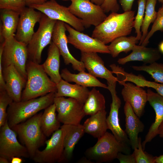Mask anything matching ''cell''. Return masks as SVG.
I'll use <instances>...</instances> for the list:
<instances>
[{
    "mask_svg": "<svg viewBox=\"0 0 163 163\" xmlns=\"http://www.w3.org/2000/svg\"><path fill=\"white\" fill-rule=\"evenodd\" d=\"M135 14L132 10L121 14L111 12L95 27L91 37L106 44L117 38L130 34L134 28Z\"/></svg>",
    "mask_w": 163,
    "mask_h": 163,
    "instance_id": "6da1fadb",
    "label": "cell"
},
{
    "mask_svg": "<svg viewBox=\"0 0 163 163\" xmlns=\"http://www.w3.org/2000/svg\"><path fill=\"white\" fill-rule=\"evenodd\" d=\"M27 79L22 92L21 101H25L56 93V84L48 77L43 66L30 60L26 65Z\"/></svg>",
    "mask_w": 163,
    "mask_h": 163,
    "instance_id": "7a4b0ae2",
    "label": "cell"
},
{
    "mask_svg": "<svg viewBox=\"0 0 163 163\" xmlns=\"http://www.w3.org/2000/svg\"><path fill=\"white\" fill-rule=\"evenodd\" d=\"M55 97V93L52 92L27 101L13 102L7 109V119L9 126L11 128L45 109L53 103Z\"/></svg>",
    "mask_w": 163,
    "mask_h": 163,
    "instance_id": "3957f363",
    "label": "cell"
},
{
    "mask_svg": "<svg viewBox=\"0 0 163 163\" xmlns=\"http://www.w3.org/2000/svg\"><path fill=\"white\" fill-rule=\"evenodd\" d=\"M43 113H37L25 121L11 128L17 133L21 142L26 148L30 158L32 159L36 152L46 140V136L40 126Z\"/></svg>",
    "mask_w": 163,
    "mask_h": 163,
    "instance_id": "277c9868",
    "label": "cell"
},
{
    "mask_svg": "<svg viewBox=\"0 0 163 163\" xmlns=\"http://www.w3.org/2000/svg\"><path fill=\"white\" fill-rule=\"evenodd\" d=\"M93 146L85 152L86 157L97 163L111 161L117 158L119 152L130 154L128 145L119 141L113 134L107 132Z\"/></svg>",
    "mask_w": 163,
    "mask_h": 163,
    "instance_id": "5b68a950",
    "label": "cell"
},
{
    "mask_svg": "<svg viewBox=\"0 0 163 163\" xmlns=\"http://www.w3.org/2000/svg\"><path fill=\"white\" fill-rule=\"evenodd\" d=\"M57 21L43 13L38 29L27 46L28 60L38 64L41 62L43 50L52 42L53 31Z\"/></svg>",
    "mask_w": 163,
    "mask_h": 163,
    "instance_id": "8992f818",
    "label": "cell"
},
{
    "mask_svg": "<svg viewBox=\"0 0 163 163\" xmlns=\"http://www.w3.org/2000/svg\"><path fill=\"white\" fill-rule=\"evenodd\" d=\"M70 125L63 124L53 133L45 142L43 150L37 151L32 159L38 163H55L64 162V140Z\"/></svg>",
    "mask_w": 163,
    "mask_h": 163,
    "instance_id": "52a82bcc",
    "label": "cell"
},
{
    "mask_svg": "<svg viewBox=\"0 0 163 163\" xmlns=\"http://www.w3.org/2000/svg\"><path fill=\"white\" fill-rule=\"evenodd\" d=\"M2 55V67L13 65L27 80L26 65L28 54L27 45L17 40L14 37L5 40Z\"/></svg>",
    "mask_w": 163,
    "mask_h": 163,
    "instance_id": "ba28073f",
    "label": "cell"
},
{
    "mask_svg": "<svg viewBox=\"0 0 163 163\" xmlns=\"http://www.w3.org/2000/svg\"><path fill=\"white\" fill-rule=\"evenodd\" d=\"M28 7L40 11L51 19L62 21L80 32L87 28L85 22L72 14L68 7L59 4L55 0H50L42 4L32 5Z\"/></svg>",
    "mask_w": 163,
    "mask_h": 163,
    "instance_id": "9c48e42d",
    "label": "cell"
},
{
    "mask_svg": "<svg viewBox=\"0 0 163 163\" xmlns=\"http://www.w3.org/2000/svg\"><path fill=\"white\" fill-rule=\"evenodd\" d=\"M53 103L58 112L57 119L63 124L79 125L85 115L84 104L74 98L55 97Z\"/></svg>",
    "mask_w": 163,
    "mask_h": 163,
    "instance_id": "30bf717a",
    "label": "cell"
},
{
    "mask_svg": "<svg viewBox=\"0 0 163 163\" xmlns=\"http://www.w3.org/2000/svg\"><path fill=\"white\" fill-rule=\"evenodd\" d=\"M68 8L72 14L85 22L87 28L92 25L97 26L107 17L101 6L90 0H72Z\"/></svg>",
    "mask_w": 163,
    "mask_h": 163,
    "instance_id": "8fae6325",
    "label": "cell"
},
{
    "mask_svg": "<svg viewBox=\"0 0 163 163\" xmlns=\"http://www.w3.org/2000/svg\"><path fill=\"white\" fill-rule=\"evenodd\" d=\"M0 128V156L6 158L10 162L14 157L30 158L26 148L19 142L17 135L9 126L7 119Z\"/></svg>",
    "mask_w": 163,
    "mask_h": 163,
    "instance_id": "7c38bea8",
    "label": "cell"
},
{
    "mask_svg": "<svg viewBox=\"0 0 163 163\" xmlns=\"http://www.w3.org/2000/svg\"><path fill=\"white\" fill-rule=\"evenodd\" d=\"M68 42L81 52H96L110 54L107 46L97 39L78 31L65 23Z\"/></svg>",
    "mask_w": 163,
    "mask_h": 163,
    "instance_id": "4fadbf2b",
    "label": "cell"
},
{
    "mask_svg": "<svg viewBox=\"0 0 163 163\" xmlns=\"http://www.w3.org/2000/svg\"><path fill=\"white\" fill-rule=\"evenodd\" d=\"M66 30L65 23L57 21L53 31L52 41L58 48L66 65L71 64L73 69L79 72L85 71V69L83 62L75 58L70 52L67 45Z\"/></svg>",
    "mask_w": 163,
    "mask_h": 163,
    "instance_id": "5bb4252c",
    "label": "cell"
},
{
    "mask_svg": "<svg viewBox=\"0 0 163 163\" xmlns=\"http://www.w3.org/2000/svg\"><path fill=\"white\" fill-rule=\"evenodd\" d=\"M25 7L20 13L18 27L14 37L18 41L27 46L34 32L36 24L39 22L43 13L34 8Z\"/></svg>",
    "mask_w": 163,
    "mask_h": 163,
    "instance_id": "9a60e30c",
    "label": "cell"
},
{
    "mask_svg": "<svg viewBox=\"0 0 163 163\" xmlns=\"http://www.w3.org/2000/svg\"><path fill=\"white\" fill-rule=\"evenodd\" d=\"M117 83L108 84L107 89L110 91L112 98L109 115L107 118L108 129H110L116 139L120 142L128 145L129 139L125 131L120 124L119 111L121 107V101L117 94Z\"/></svg>",
    "mask_w": 163,
    "mask_h": 163,
    "instance_id": "2e32d148",
    "label": "cell"
},
{
    "mask_svg": "<svg viewBox=\"0 0 163 163\" xmlns=\"http://www.w3.org/2000/svg\"><path fill=\"white\" fill-rule=\"evenodd\" d=\"M118 82L123 86L121 94L124 101L129 103L136 114L140 117L144 113L148 101L147 91L133 83L124 82Z\"/></svg>",
    "mask_w": 163,
    "mask_h": 163,
    "instance_id": "e0dca14e",
    "label": "cell"
},
{
    "mask_svg": "<svg viewBox=\"0 0 163 163\" xmlns=\"http://www.w3.org/2000/svg\"><path fill=\"white\" fill-rule=\"evenodd\" d=\"M81 61L88 73L94 77L105 79L107 84L117 82V77L106 68L104 61L97 53L81 52Z\"/></svg>",
    "mask_w": 163,
    "mask_h": 163,
    "instance_id": "ac0fdd59",
    "label": "cell"
},
{
    "mask_svg": "<svg viewBox=\"0 0 163 163\" xmlns=\"http://www.w3.org/2000/svg\"><path fill=\"white\" fill-rule=\"evenodd\" d=\"M2 72L7 93L13 101H21L22 90L25 87L27 80L13 65L3 67Z\"/></svg>",
    "mask_w": 163,
    "mask_h": 163,
    "instance_id": "d6986e66",
    "label": "cell"
},
{
    "mask_svg": "<svg viewBox=\"0 0 163 163\" xmlns=\"http://www.w3.org/2000/svg\"><path fill=\"white\" fill-rule=\"evenodd\" d=\"M147 100L154 110L155 117L154 122L150 126L144 140L142 142L144 150L146 144L158 135V128L163 121V97L148 88L147 91Z\"/></svg>",
    "mask_w": 163,
    "mask_h": 163,
    "instance_id": "ffe728a7",
    "label": "cell"
},
{
    "mask_svg": "<svg viewBox=\"0 0 163 163\" xmlns=\"http://www.w3.org/2000/svg\"><path fill=\"white\" fill-rule=\"evenodd\" d=\"M124 112L125 117V132L129 139L130 145L133 149L138 147V134L143 132L145 126L127 103L125 102Z\"/></svg>",
    "mask_w": 163,
    "mask_h": 163,
    "instance_id": "44dd1931",
    "label": "cell"
},
{
    "mask_svg": "<svg viewBox=\"0 0 163 163\" xmlns=\"http://www.w3.org/2000/svg\"><path fill=\"white\" fill-rule=\"evenodd\" d=\"M132 51L128 55L119 59L118 63L124 65L129 62L140 61L144 64H149L156 62L161 57L160 52L157 49L147 47L141 45H136Z\"/></svg>",
    "mask_w": 163,
    "mask_h": 163,
    "instance_id": "7402d4cb",
    "label": "cell"
},
{
    "mask_svg": "<svg viewBox=\"0 0 163 163\" xmlns=\"http://www.w3.org/2000/svg\"><path fill=\"white\" fill-rule=\"evenodd\" d=\"M20 13L10 10L1 9L0 42L14 37Z\"/></svg>",
    "mask_w": 163,
    "mask_h": 163,
    "instance_id": "603a6c76",
    "label": "cell"
},
{
    "mask_svg": "<svg viewBox=\"0 0 163 163\" xmlns=\"http://www.w3.org/2000/svg\"><path fill=\"white\" fill-rule=\"evenodd\" d=\"M60 55L58 48L52 41L48 49L47 58L42 64L46 72L56 84L62 79L59 72Z\"/></svg>",
    "mask_w": 163,
    "mask_h": 163,
    "instance_id": "cb8c5ba5",
    "label": "cell"
},
{
    "mask_svg": "<svg viewBox=\"0 0 163 163\" xmlns=\"http://www.w3.org/2000/svg\"><path fill=\"white\" fill-rule=\"evenodd\" d=\"M106 115L105 110L91 116L83 124L85 133L97 139L104 136L108 129Z\"/></svg>",
    "mask_w": 163,
    "mask_h": 163,
    "instance_id": "d4e9b609",
    "label": "cell"
},
{
    "mask_svg": "<svg viewBox=\"0 0 163 163\" xmlns=\"http://www.w3.org/2000/svg\"><path fill=\"white\" fill-rule=\"evenodd\" d=\"M56 87L55 97H69L74 98L84 104L90 92L87 87L76 84H70L62 79L56 84Z\"/></svg>",
    "mask_w": 163,
    "mask_h": 163,
    "instance_id": "484cf974",
    "label": "cell"
},
{
    "mask_svg": "<svg viewBox=\"0 0 163 163\" xmlns=\"http://www.w3.org/2000/svg\"><path fill=\"white\" fill-rule=\"evenodd\" d=\"M60 75L62 78L68 82H74L86 87H100L107 89V85L85 71L79 72L78 74H73L65 68L62 70Z\"/></svg>",
    "mask_w": 163,
    "mask_h": 163,
    "instance_id": "4316f807",
    "label": "cell"
},
{
    "mask_svg": "<svg viewBox=\"0 0 163 163\" xmlns=\"http://www.w3.org/2000/svg\"><path fill=\"white\" fill-rule=\"evenodd\" d=\"M85 133L83 125H70L64 140V162L71 159L75 145Z\"/></svg>",
    "mask_w": 163,
    "mask_h": 163,
    "instance_id": "83f0119b",
    "label": "cell"
},
{
    "mask_svg": "<svg viewBox=\"0 0 163 163\" xmlns=\"http://www.w3.org/2000/svg\"><path fill=\"white\" fill-rule=\"evenodd\" d=\"M56 107L53 103L44 109L40 119V126L43 133L49 137L61 127L57 118Z\"/></svg>",
    "mask_w": 163,
    "mask_h": 163,
    "instance_id": "f1b7e54d",
    "label": "cell"
},
{
    "mask_svg": "<svg viewBox=\"0 0 163 163\" xmlns=\"http://www.w3.org/2000/svg\"><path fill=\"white\" fill-rule=\"evenodd\" d=\"M105 108V100L104 95L99 90L93 88L90 91L84 104L83 110L85 115L91 116Z\"/></svg>",
    "mask_w": 163,
    "mask_h": 163,
    "instance_id": "f546056e",
    "label": "cell"
},
{
    "mask_svg": "<svg viewBox=\"0 0 163 163\" xmlns=\"http://www.w3.org/2000/svg\"><path fill=\"white\" fill-rule=\"evenodd\" d=\"M139 41L136 37L133 36L117 38L107 46L110 54L113 57L115 58L122 52L127 53L132 50Z\"/></svg>",
    "mask_w": 163,
    "mask_h": 163,
    "instance_id": "4dcf8cb0",
    "label": "cell"
},
{
    "mask_svg": "<svg viewBox=\"0 0 163 163\" xmlns=\"http://www.w3.org/2000/svg\"><path fill=\"white\" fill-rule=\"evenodd\" d=\"M157 0H147L145 15L141 27L142 33L141 38L139 45H141L148 33V29L151 23H153L157 15L155 6Z\"/></svg>",
    "mask_w": 163,
    "mask_h": 163,
    "instance_id": "1f68e13d",
    "label": "cell"
},
{
    "mask_svg": "<svg viewBox=\"0 0 163 163\" xmlns=\"http://www.w3.org/2000/svg\"><path fill=\"white\" fill-rule=\"evenodd\" d=\"M132 69L138 71H144L150 75L155 82L163 83V63L155 62L149 65L133 66Z\"/></svg>",
    "mask_w": 163,
    "mask_h": 163,
    "instance_id": "d6a6232c",
    "label": "cell"
},
{
    "mask_svg": "<svg viewBox=\"0 0 163 163\" xmlns=\"http://www.w3.org/2000/svg\"><path fill=\"white\" fill-rule=\"evenodd\" d=\"M147 0H138V11L134 18V28L136 34V36L139 40H140L142 36L141 30V27L143 22L145 12Z\"/></svg>",
    "mask_w": 163,
    "mask_h": 163,
    "instance_id": "836d02e7",
    "label": "cell"
},
{
    "mask_svg": "<svg viewBox=\"0 0 163 163\" xmlns=\"http://www.w3.org/2000/svg\"><path fill=\"white\" fill-rule=\"evenodd\" d=\"M13 101L6 90L0 91V127L3 125L7 119V109Z\"/></svg>",
    "mask_w": 163,
    "mask_h": 163,
    "instance_id": "e575fe53",
    "label": "cell"
},
{
    "mask_svg": "<svg viewBox=\"0 0 163 163\" xmlns=\"http://www.w3.org/2000/svg\"><path fill=\"white\" fill-rule=\"evenodd\" d=\"M158 31L161 32L163 31V4L159 8L157 12L156 18L151 29L141 45L146 46L149 43L150 38L155 32Z\"/></svg>",
    "mask_w": 163,
    "mask_h": 163,
    "instance_id": "d590c367",
    "label": "cell"
},
{
    "mask_svg": "<svg viewBox=\"0 0 163 163\" xmlns=\"http://www.w3.org/2000/svg\"><path fill=\"white\" fill-rule=\"evenodd\" d=\"M139 145L135 148L133 153L136 163H155V157L144 152L142 145L141 139L139 138Z\"/></svg>",
    "mask_w": 163,
    "mask_h": 163,
    "instance_id": "8d00e7d4",
    "label": "cell"
},
{
    "mask_svg": "<svg viewBox=\"0 0 163 163\" xmlns=\"http://www.w3.org/2000/svg\"><path fill=\"white\" fill-rule=\"evenodd\" d=\"M26 5L24 0H0V9L10 10L20 13Z\"/></svg>",
    "mask_w": 163,
    "mask_h": 163,
    "instance_id": "74e56055",
    "label": "cell"
},
{
    "mask_svg": "<svg viewBox=\"0 0 163 163\" xmlns=\"http://www.w3.org/2000/svg\"><path fill=\"white\" fill-rule=\"evenodd\" d=\"M101 7L105 13L117 12L120 9L117 0H105Z\"/></svg>",
    "mask_w": 163,
    "mask_h": 163,
    "instance_id": "f35d334b",
    "label": "cell"
},
{
    "mask_svg": "<svg viewBox=\"0 0 163 163\" xmlns=\"http://www.w3.org/2000/svg\"><path fill=\"white\" fill-rule=\"evenodd\" d=\"M116 158L121 163H136L133 153L132 154H124L121 152H119Z\"/></svg>",
    "mask_w": 163,
    "mask_h": 163,
    "instance_id": "ab89813d",
    "label": "cell"
},
{
    "mask_svg": "<svg viewBox=\"0 0 163 163\" xmlns=\"http://www.w3.org/2000/svg\"><path fill=\"white\" fill-rule=\"evenodd\" d=\"M4 44L1 43L0 46V91L6 90L5 84L3 75V67L2 63V55Z\"/></svg>",
    "mask_w": 163,
    "mask_h": 163,
    "instance_id": "60d3db41",
    "label": "cell"
},
{
    "mask_svg": "<svg viewBox=\"0 0 163 163\" xmlns=\"http://www.w3.org/2000/svg\"><path fill=\"white\" fill-rule=\"evenodd\" d=\"M134 0H119L122 9L124 12L130 11L132 8Z\"/></svg>",
    "mask_w": 163,
    "mask_h": 163,
    "instance_id": "b9f144b4",
    "label": "cell"
},
{
    "mask_svg": "<svg viewBox=\"0 0 163 163\" xmlns=\"http://www.w3.org/2000/svg\"><path fill=\"white\" fill-rule=\"evenodd\" d=\"M26 5L29 6L32 5H39L42 4L47 0H24Z\"/></svg>",
    "mask_w": 163,
    "mask_h": 163,
    "instance_id": "7bdbcfd3",
    "label": "cell"
},
{
    "mask_svg": "<svg viewBox=\"0 0 163 163\" xmlns=\"http://www.w3.org/2000/svg\"><path fill=\"white\" fill-rule=\"evenodd\" d=\"M78 163H92L91 160L88 159L87 157H84L81 158L78 161Z\"/></svg>",
    "mask_w": 163,
    "mask_h": 163,
    "instance_id": "ee69618b",
    "label": "cell"
},
{
    "mask_svg": "<svg viewBox=\"0 0 163 163\" xmlns=\"http://www.w3.org/2000/svg\"><path fill=\"white\" fill-rule=\"evenodd\" d=\"M23 160L21 157H15L13 158L11 161V163H21Z\"/></svg>",
    "mask_w": 163,
    "mask_h": 163,
    "instance_id": "f6af8a7d",
    "label": "cell"
},
{
    "mask_svg": "<svg viewBox=\"0 0 163 163\" xmlns=\"http://www.w3.org/2000/svg\"><path fill=\"white\" fill-rule=\"evenodd\" d=\"M158 135L161 138H163V121L158 128Z\"/></svg>",
    "mask_w": 163,
    "mask_h": 163,
    "instance_id": "bcb514c9",
    "label": "cell"
},
{
    "mask_svg": "<svg viewBox=\"0 0 163 163\" xmlns=\"http://www.w3.org/2000/svg\"><path fill=\"white\" fill-rule=\"evenodd\" d=\"M155 163H163V154L155 157Z\"/></svg>",
    "mask_w": 163,
    "mask_h": 163,
    "instance_id": "7dc6e473",
    "label": "cell"
},
{
    "mask_svg": "<svg viewBox=\"0 0 163 163\" xmlns=\"http://www.w3.org/2000/svg\"><path fill=\"white\" fill-rule=\"evenodd\" d=\"M159 94L163 97V83H161L156 91Z\"/></svg>",
    "mask_w": 163,
    "mask_h": 163,
    "instance_id": "c3c4849f",
    "label": "cell"
},
{
    "mask_svg": "<svg viewBox=\"0 0 163 163\" xmlns=\"http://www.w3.org/2000/svg\"><path fill=\"white\" fill-rule=\"evenodd\" d=\"M105 0H90L93 3L101 6L104 3Z\"/></svg>",
    "mask_w": 163,
    "mask_h": 163,
    "instance_id": "681fc988",
    "label": "cell"
},
{
    "mask_svg": "<svg viewBox=\"0 0 163 163\" xmlns=\"http://www.w3.org/2000/svg\"><path fill=\"white\" fill-rule=\"evenodd\" d=\"M0 163H10L9 160L6 158L0 156Z\"/></svg>",
    "mask_w": 163,
    "mask_h": 163,
    "instance_id": "f907efd6",
    "label": "cell"
},
{
    "mask_svg": "<svg viewBox=\"0 0 163 163\" xmlns=\"http://www.w3.org/2000/svg\"><path fill=\"white\" fill-rule=\"evenodd\" d=\"M158 50L160 53L163 54V40L159 44Z\"/></svg>",
    "mask_w": 163,
    "mask_h": 163,
    "instance_id": "816d5d0a",
    "label": "cell"
},
{
    "mask_svg": "<svg viewBox=\"0 0 163 163\" xmlns=\"http://www.w3.org/2000/svg\"><path fill=\"white\" fill-rule=\"evenodd\" d=\"M157 1H158L159 2L162 3V4H163V0H157Z\"/></svg>",
    "mask_w": 163,
    "mask_h": 163,
    "instance_id": "f5cc1de1",
    "label": "cell"
},
{
    "mask_svg": "<svg viewBox=\"0 0 163 163\" xmlns=\"http://www.w3.org/2000/svg\"><path fill=\"white\" fill-rule=\"evenodd\" d=\"M63 1H72V0H62Z\"/></svg>",
    "mask_w": 163,
    "mask_h": 163,
    "instance_id": "db71d44e",
    "label": "cell"
}]
</instances>
